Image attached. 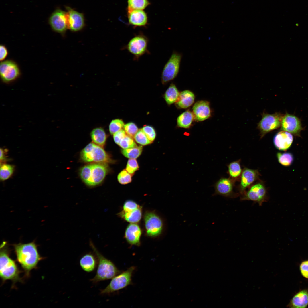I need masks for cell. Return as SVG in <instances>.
<instances>
[{"instance_id":"cell-1","label":"cell","mask_w":308,"mask_h":308,"mask_svg":"<svg viewBox=\"0 0 308 308\" xmlns=\"http://www.w3.org/2000/svg\"><path fill=\"white\" fill-rule=\"evenodd\" d=\"M13 246L17 260L24 270L27 276L30 271L36 268L38 262L43 259L40 256L34 241L26 244L19 243Z\"/></svg>"},{"instance_id":"cell-2","label":"cell","mask_w":308,"mask_h":308,"mask_svg":"<svg viewBox=\"0 0 308 308\" xmlns=\"http://www.w3.org/2000/svg\"><path fill=\"white\" fill-rule=\"evenodd\" d=\"M10 250L6 242L0 246V276L2 280L12 281L14 283L21 281L19 271L15 262L10 257Z\"/></svg>"},{"instance_id":"cell-3","label":"cell","mask_w":308,"mask_h":308,"mask_svg":"<svg viewBox=\"0 0 308 308\" xmlns=\"http://www.w3.org/2000/svg\"><path fill=\"white\" fill-rule=\"evenodd\" d=\"M90 245L98 260V267L96 275L90 280L92 283H96L100 281L112 279L120 273L113 262L103 255L92 242H90Z\"/></svg>"},{"instance_id":"cell-4","label":"cell","mask_w":308,"mask_h":308,"mask_svg":"<svg viewBox=\"0 0 308 308\" xmlns=\"http://www.w3.org/2000/svg\"><path fill=\"white\" fill-rule=\"evenodd\" d=\"M106 163H96L85 165L80 170V176L87 185L94 186L100 184L108 171Z\"/></svg>"},{"instance_id":"cell-5","label":"cell","mask_w":308,"mask_h":308,"mask_svg":"<svg viewBox=\"0 0 308 308\" xmlns=\"http://www.w3.org/2000/svg\"><path fill=\"white\" fill-rule=\"evenodd\" d=\"M80 157L86 163H106L112 160L102 147L94 143H90L82 151Z\"/></svg>"},{"instance_id":"cell-6","label":"cell","mask_w":308,"mask_h":308,"mask_svg":"<svg viewBox=\"0 0 308 308\" xmlns=\"http://www.w3.org/2000/svg\"><path fill=\"white\" fill-rule=\"evenodd\" d=\"M135 269V267L132 266L114 277L109 284L104 289L101 290L100 294L109 295L130 285L132 274Z\"/></svg>"},{"instance_id":"cell-7","label":"cell","mask_w":308,"mask_h":308,"mask_svg":"<svg viewBox=\"0 0 308 308\" xmlns=\"http://www.w3.org/2000/svg\"><path fill=\"white\" fill-rule=\"evenodd\" d=\"M149 39L141 32L135 35L128 42L123 48L133 56V59L138 61L144 55L150 54L148 49Z\"/></svg>"},{"instance_id":"cell-8","label":"cell","mask_w":308,"mask_h":308,"mask_svg":"<svg viewBox=\"0 0 308 308\" xmlns=\"http://www.w3.org/2000/svg\"><path fill=\"white\" fill-rule=\"evenodd\" d=\"M182 55L174 51L165 64L161 75V82L165 85L174 79L177 75L180 69Z\"/></svg>"},{"instance_id":"cell-9","label":"cell","mask_w":308,"mask_h":308,"mask_svg":"<svg viewBox=\"0 0 308 308\" xmlns=\"http://www.w3.org/2000/svg\"><path fill=\"white\" fill-rule=\"evenodd\" d=\"M143 218L147 236L155 237L161 234L163 228V223L158 214L153 211H147L144 213Z\"/></svg>"},{"instance_id":"cell-10","label":"cell","mask_w":308,"mask_h":308,"mask_svg":"<svg viewBox=\"0 0 308 308\" xmlns=\"http://www.w3.org/2000/svg\"><path fill=\"white\" fill-rule=\"evenodd\" d=\"M282 116L280 114L275 113L273 114H264L258 125V128L260 132L261 137L270 131L281 126Z\"/></svg>"},{"instance_id":"cell-11","label":"cell","mask_w":308,"mask_h":308,"mask_svg":"<svg viewBox=\"0 0 308 308\" xmlns=\"http://www.w3.org/2000/svg\"><path fill=\"white\" fill-rule=\"evenodd\" d=\"M0 75L3 82L9 83L17 80L20 75L17 64L11 60L1 61L0 65Z\"/></svg>"},{"instance_id":"cell-12","label":"cell","mask_w":308,"mask_h":308,"mask_svg":"<svg viewBox=\"0 0 308 308\" xmlns=\"http://www.w3.org/2000/svg\"><path fill=\"white\" fill-rule=\"evenodd\" d=\"M266 191L264 185L261 183H256L252 186L249 190L244 194L240 198L241 200H251L258 203L261 206L266 201Z\"/></svg>"},{"instance_id":"cell-13","label":"cell","mask_w":308,"mask_h":308,"mask_svg":"<svg viewBox=\"0 0 308 308\" xmlns=\"http://www.w3.org/2000/svg\"><path fill=\"white\" fill-rule=\"evenodd\" d=\"M49 22L53 31L64 34L68 29L67 12L60 9H56L50 15Z\"/></svg>"},{"instance_id":"cell-14","label":"cell","mask_w":308,"mask_h":308,"mask_svg":"<svg viewBox=\"0 0 308 308\" xmlns=\"http://www.w3.org/2000/svg\"><path fill=\"white\" fill-rule=\"evenodd\" d=\"M234 180L231 178L222 177L214 185L215 191L212 196L219 195L224 197L234 198L238 196L233 191Z\"/></svg>"},{"instance_id":"cell-15","label":"cell","mask_w":308,"mask_h":308,"mask_svg":"<svg viewBox=\"0 0 308 308\" xmlns=\"http://www.w3.org/2000/svg\"><path fill=\"white\" fill-rule=\"evenodd\" d=\"M281 129L299 136L303 128L300 121L297 117L287 113L282 118Z\"/></svg>"},{"instance_id":"cell-16","label":"cell","mask_w":308,"mask_h":308,"mask_svg":"<svg viewBox=\"0 0 308 308\" xmlns=\"http://www.w3.org/2000/svg\"><path fill=\"white\" fill-rule=\"evenodd\" d=\"M68 29L73 32L81 30L84 26L83 14L69 7H66Z\"/></svg>"},{"instance_id":"cell-17","label":"cell","mask_w":308,"mask_h":308,"mask_svg":"<svg viewBox=\"0 0 308 308\" xmlns=\"http://www.w3.org/2000/svg\"><path fill=\"white\" fill-rule=\"evenodd\" d=\"M142 230L137 223H130L126 228L125 238L127 242L132 245L139 246L141 244L140 238Z\"/></svg>"},{"instance_id":"cell-18","label":"cell","mask_w":308,"mask_h":308,"mask_svg":"<svg viewBox=\"0 0 308 308\" xmlns=\"http://www.w3.org/2000/svg\"><path fill=\"white\" fill-rule=\"evenodd\" d=\"M194 119L196 121H202L208 118L211 115L209 102L205 100L196 102L193 108Z\"/></svg>"},{"instance_id":"cell-19","label":"cell","mask_w":308,"mask_h":308,"mask_svg":"<svg viewBox=\"0 0 308 308\" xmlns=\"http://www.w3.org/2000/svg\"><path fill=\"white\" fill-rule=\"evenodd\" d=\"M259 175V173L257 170L247 168L244 169L241 175L239 187L240 193L244 194L246 189L257 179Z\"/></svg>"},{"instance_id":"cell-20","label":"cell","mask_w":308,"mask_h":308,"mask_svg":"<svg viewBox=\"0 0 308 308\" xmlns=\"http://www.w3.org/2000/svg\"><path fill=\"white\" fill-rule=\"evenodd\" d=\"M293 140L291 134L282 130L277 133L274 136L273 142L275 147L281 151H286L291 145Z\"/></svg>"},{"instance_id":"cell-21","label":"cell","mask_w":308,"mask_h":308,"mask_svg":"<svg viewBox=\"0 0 308 308\" xmlns=\"http://www.w3.org/2000/svg\"><path fill=\"white\" fill-rule=\"evenodd\" d=\"M128 18L129 24L135 27L145 26L147 23V15L143 10L128 9Z\"/></svg>"},{"instance_id":"cell-22","label":"cell","mask_w":308,"mask_h":308,"mask_svg":"<svg viewBox=\"0 0 308 308\" xmlns=\"http://www.w3.org/2000/svg\"><path fill=\"white\" fill-rule=\"evenodd\" d=\"M79 263L80 267L84 271L90 273L95 270L98 264V260L94 254L89 253L84 254L80 258Z\"/></svg>"},{"instance_id":"cell-23","label":"cell","mask_w":308,"mask_h":308,"mask_svg":"<svg viewBox=\"0 0 308 308\" xmlns=\"http://www.w3.org/2000/svg\"><path fill=\"white\" fill-rule=\"evenodd\" d=\"M142 214V207L126 211L122 210L117 215L125 221L130 223H137L141 220Z\"/></svg>"},{"instance_id":"cell-24","label":"cell","mask_w":308,"mask_h":308,"mask_svg":"<svg viewBox=\"0 0 308 308\" xmlns=\"http://www.w3.org/2000/svg\"><path fill=\"white\" fill-rule=\"evenodd\" d=\"M308 305V290L304 289L296 293L288 305L291 308H305Z\"/></svg>"},{"instance_id":"cell-25","label":"cell","mask_w":308,"mask_h":308,"mask_svg":"<svg viewBox=\"0 0 308 308\" xmlns=\"http://www.w3.org/2000/svg\"><path fill=\"white\" fill-rule=\"evenodd\" d=\"M194 99L195 96L192 92L189 90H185L180 93L176 105L178 108H186L193 104Z\"/></svg>"},{"instance_id":"cell-26","label":"cell","mask_w":308,"mask_h":308,"mask_svg":"<svg viewBox=\"0 0 308 308\" xmlns=\"http://www.w3.org/2000/svg\"><path fill=\"white\" fill-rule=\"evenodd\" d=\"M194 119L193 112L189 110H187L178 117L177 119V126L181 128H189L191 126Z\"/></svg>"},{"instance_id":"cell-27","label":"cell","mask_w":308,"mask_h":308,"mask_svg":"<svg viewBox=\"0 0 308 308\" xmlns=\"http://www.w3.org/2000/svg\"><path fill=\"white\" fill-rule=\"evenodd\" d=\"M90 136L93 142L101 147L104 146L106 140V135L104 129L101 127L94 129L92 131Z\"/></svg>"},{"instance_id":"cell-28","label":"cell","mask_w":308,"mask_h":308,"mask_svg":"<svg viewBox=\"0 0 308 308\" xmlns=\"http://www.w3.org/2000/svg\"><path fill=\"white\" fill-rule=\"evenodd\" d=\"M179 94L176 86L172 83L165 91L164 95V98L167 103L170 105L177 102Z\"/></svg>"},{"instance_id":"cell-29","label":"cell","mask_w":308,"mask_h":308,"mask_svg":"<svg viewBox=\"0 0 308 308\" xmlns=\"http://www.w3.org/2000/svg\"><path fill=\"white\" fill-rule=\"evenodd\" d=\"M228 167V173L230 178L234 180L241 176L242 171L239 160L230 163Z\"/></svg>"},{"instance_id":"cell-30","label":"cell","mask_w":308,"mask_h":308,"mask_svg":"<svg viewBox=\"0 0 308 308\" xmlns=\"http://www.w3.org/2000/svg\"><path fill=\"white\" fill-rule=\"evenodd\" d=\"M143 150L142 146H136L126 149H123L121 153L126 157L129 159H136L141 155Z\"/></svg>"},{"instance_id":"cell-31","label":"cell","mask_w":308,"mask_h":308,"mask_svg":"<svg viewBox=\"0 0 308 308\" xmlns=\"http://www.w3.org/2000/svg\"><path fill=\"white\" fill-rule=\"evenodd\" d=\"M14 166L9 164H3L1 165L0 178L2 181H5L9 178L13 173Z\"/></svg>"},{"instance_id":"cell-32","label":"cell","mask_w":308,"mask_h":308,"mask_svg":"<svg viewBox=\"0 0 308 308\" xmlns=\"http://www.w3.org/2000/svg\"><path fill=\"white\" fill-rule=\"evenodd\" d=\"M277 157L279 162L285 166H290L292 164L293 161V155L289 152L283 153L278 152L277 154Z\"/></svg>"},{"instance_id":"cell-33","label":"cell","mask_w":308,"mask_h":308,"mask_svg":"<svg viewBox=\"0 0 308 308\" xmlns=\"http://www.w3.org/2000/svg\"><path fill=\"white\" fill-rule=\"evenodd\" d=\"M128 9L143 10L149 5L148 0H128Z\"/></svg>"},{"instance_id":"cell-34","label":"cell","mask_w":308,"mask_h":308,"mask_svg":"<svg viewBox=\"0 0 308 308\" xmlns=\"http://www.w3.org/2000/svg\"><path fill=\"white\" fill-rule=\"evenodd\" d=\"M124 123L121 119H115L110 122L109 125V131L110 134H114L123 129L124 126Z\"/></svg>"},{"instance_id":"cell-35","label":"cell","mask_w":308,"mask_h":308,"mask_svg":"<svg viewBox=\"0 0 308 308\" xmlns=\"http://www.w3.org/2000/svg\"><path fill=\"white\" fill-rule=\"evenodd\" d=\"M134 138L136 142L142 145H147L151 143L141 128L139 129Z\"/></svg>"},{"instance_id":"cell-36","label":"cell","mask_w":308,"mask_h":308,"mask_svg":"<svg viewBox=\"0 0 308 308\" xmlns=\"http://www.w3.org/2000/svg\"><path fill=\"white\" fill-rule=\"evenodd\" d=\"M127 135L134 138L139 130L136 125L133 122H129L125 124L123 128Z\"/></svg>"},{"instance_id":"cell-37","label":"cell","mask_w":308,"mask_h":308,"mask_svg":"<svg viewBox=\"0 0 308 308\" xmlns=\"http://www.w3.org/2000/svg\"><path fill=\"white\" fill-rule=\"evenodd\" d=\"M132 174L126 169L122 171L117 176L118 181L120 184L125 185L130 183L132 181Z\"/></svg>"},{"instance_id":"cell-38","label":"cell","mask_w":308,"mask_h":308,"mask_svg":"<svg viewBox=\"0 0 308 308\" xmlns=\"http://www.w3.org/2000/svg\"><path fill=\"white\" fill-rule=\"evenodd\" d=\"M118 145L123 149L132 148L137 146L132 138L127 135L121 140Z\"/></svg>"},{"instance_id":"cell-39","label":"cell","mask_w":308,"mask_h":308,"mask_svg":"<svg viewBox=\"0 0 308 308\" xmlns=\"http://www.w3.org/2000/svg\"><path fill=\"white\" fill-rule=\"evenodd\" d=\"M141 129L152 143L155 139L156 136L154 128L151 126L146 125L143 126Z\"/></svg>"},{"instance_id":"cell-40","label":"cell","mask_w":308,"mask_h":308,"mask_svg":"<svg viewBox=\"0 0 308 308\" xmlns=\"http://www.w3.org/2000/svg\"><path fill=\"white\" fill-rule=\"evenodd\" d=\"M139 168L138 162L135 159H129L128 161L125 169L131 174H133Z\"/></svg>"},{"instance_id":"cell-41","label":"cell","mask_w":308,"mask_h":308,"mask_svg":"<svg viewBox=\"0 0 308 308\" xmlns=\"http://www.w3.org/2000/svg\"><path fill=\"white\" fill-rule=\"evenodd\" d=\"M127 134L124 129H122L113 135L114 141L117 144H119L121 140Z\"/></svg>"},{"instance_id":"cell-42","label":"cell","mask_w":308,"mask_h":308,"mask_svg":"<svg viewBox=\"0 0 308 308\" xmlns=\"http://www.w3.org/2000/svg\"><path fill=\"white\" fill-rule=\"evenodd\" d=\"M300 270L302 276L308 279V260L303 262L300 266Z\"/></svg>"},{"instance_id":"cell-43","label":"cell","mask_w":308,"mask_h":308,"mask_svg":"<svg viewBox=\"0 0 308 308\" xmlns=\"http://www.w3.org/2000/svg\"><path fill=\"white\" fill-rule=\"evenodd\" d=\"M8 54V52L6 47L3 45H1L0 46V60L1 62L4 60L7 57Z\"/></svg>"},{"instance_id":"cell-44","label":"cell","mask_w":308,"mask_h":308,"mask_svg":"<svg viewBox=\"0 0 308 308\" xmlns=\"http://www.w3.org/2000/svg\"><path fill=\"white\" fill-rule=\"evenodd\" d=\"M0 159L1 161L4 160L5 159V153L3 149L1 148H0Z\"/></svg>"}]
</instances>
